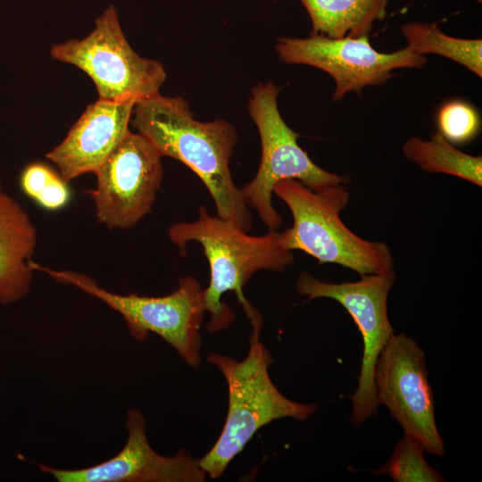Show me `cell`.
Instances as JSON below:
<instances>
[{
	"label": "cell",
	"instance_id": "603a6c76",
	"mask_svg": "<svg viewBox=\"0 0 482 482\" xmlns=\"http://www.w3.org/2000/svg\"><path fill=\"white\" fill-rule=\"evenodd\" d=\"M2 190V187H1V184H0V191Z\"/></svg>",
	"mask_w": 482,
	"mask_h": 482
},
{
	"label": "cell",
	"instance_id": "4fadbf2b",
	"mask_svg": "<svg viewBox=\"0 0 482 482\" xmlns=\"http://www.w3.org/2000/svg\"><path fill=\"white\" fill-rule=\"evenodd\" d=\"M134 104L98 99L87 106L64 139L46 154L64 180L96 172L129 131Z\"/></svg>",
	"mask_w": 482,
	"mask_h": 482
},
{
	"label": "cell",
	"instance_id": "ac0fdd59",
	"mask_svg": "<svg viewBox=\"0 0 482 482\" xmlns=\"http://www.w3.org/2000/svg\"><path fill=\"white\" fill-rule=\"evenodd\" d=\"M421 445L408 435L398 441L389 460L371 473L386 475L395 482H443V475L430 466Z\"/></svg>",
	"mask_w": 482,
	"mask_h": 482
},
{
	"label": "cell",
	"instance_id": "d6986e66",
	"mask_svg": "<svg viewBox=\"0 0 482 482\" xmlns=\"http://www.w3.org/2000/svg\"><path fill=\"white\" fill-rule=\"evenodd\" d=\"M436 124L439 133L447 141L461 145L478 136L481 123L478 111L470 104L452 100L439 108Z\"/></svg>",
	"mask_w": 482,
	"mask_h": 482
},
{
	"label": "cell",
	"instance_id": "2e32d148",
	"mask_svg": "<svg viewBox=\"0 0 482 482\" xmlns=\"http://www.w3.org/2000/svg\"><path fill=\"white\" fill-rule=\"evenodd\" d=\"M406 158L428 172L445 173L482 185V157L465 154L455 148L439 132L429 140L413 137L405 141Z\"/></svg>",
	"mask_w": 482,
	"mask_h": 482
},
{
	"label": "cell",
	"instance_id": "9a60e30c",
	"mask_svg": "<svg viewBox=\"0 0 482 482\" xmlns=\"http://www.w3.org/2000/svg\"><path fill=\"white\" fill-rule=\"evenodd\" d=\"M312 21V34L330 38L369 36L386 16L389 0H299Z\"/></svg>",
	"mask_w": 482,
	"mask_h": 482
},
{
	"label": "cell",
	"instance_id": "8fae6325",
	"mask_svg": "<svg viewBox=\"0 0 482 482\" xmlns=\"http://www.w3.org/2000/svg\"><path fill=\"white\" fill-rule=\"evenodd\" d=\"M161 159L144 136L129 130L95 172L90 194L98 221L128 229L149 213L162 180Z\"/></svg>",
	"mask_w": 482,
	"mask_h": 482
},
{
	"label": "cell",
	"instance_id": "9c48e42d",
	"mask_svg": "<svg viewBox=\"0 0 482 482\" xmlns=\"http://www.w3.org/2000/svg\"><path fill=\"white\" fill-rule=\"evenodd\" d=\"M374 386L378 404L388 409L404 434L425 452L444 457L425 353L413 338L404 333L391 336L377 359Z\"/></svg>",
	"mask_w": 482,
	"mask_h": 482
},
{
	"label": "cell",
	"instance_id": "30bf717a",
	"mask_svg": "<svg viewBox=\"0 0 482 482\" xmlns=\"http://www.w3.org/2000/svg\"><path fill=\"white\" fill-rule=\"evenodd\" d=\"M278 57L288 64L308 65L332 77L334 101L346 94H360L365 87L380 86L403 68L421 69L427 58L409 46L393 53H380L370 43L369 36L330 38L311 34L304 38L282 37L276 44Z\"/></svg>",
	"mask_w": 482,
	"mask_h": 482
},
{
	"label": "cell",
	"instance_id": "7a4b0ae2",
	"mask_svg": "<svg viewBox=\"0 0 482 482\" xmlns=\"http://www.w3.org/2000/svg\"><path fill=\"white\" fill-rule=\"evenodd\" d=\"M169 237L185 254L188 242H198L210 265V283L204 290V306L210 315L206 329L214 333L228 328L234 320L233 310L221 302L223 294L235 292L253 325H262L256 309L246 300L243 288L262 270L283 271L294 262L292 251L280 243V233L270 230L263 236H250L236 223L212 216L201 205L195 221L175 223Z\"/></svg>",
	"mask_w": 482,
	"mask_h": 482
},
{
	"label": "cell",
	"instance_id": "5bb4252c",
	"mask_svg": "<svg viewBox=\"0 0 482 482\" xmlns=\"http://www.w3.org/2000/svg\"><path fill=\"white\" fill-rule=\"evenodd\" d=\"M36 229L12 197L0 191V303L9 304L29 292Z\"/></svg>",
	"mask_w": 482,
	"mask_h": 482
},
{
	"label": "cell",
	"instance_id": "44dd1931",
	"mask_svg": "<svg viewBox=\"0 0 482 482\" xmlns=\"http://www.w3.org/2000/svg\"><path fill=\"white\" fill-rule=\"evenodd\" d=\"M70 198L71 191L67 181L55 173L34 200L45 209L53 211L65 206Z\"/></svg>",
	"mask_w": 482,
	"mask_h": 482
},
{
	"label": "cell",
	"instance_id": "3957f363",
	"mask_svg": "<svg viewBox=\"0 0 482 482\" xmlns=\"http://www.w3.org/2000/svg\"><path fill=\"white\" fill-rule=\"evenodd\" d=\"M261 328L253 327L249 351L241 362L219 353L207 357L223 374L229 391L222 431L212 449L198 460L202 470L213 479L221 477L261 428L281 418L303 421L318 409L315 403L288 399L273 384L269 375L273 359L259 339Z\"/></svg>",
	"mask_w": 482,
	"mask_h": 482
},
{
	"label": "cell",
	"instance_id": "7402d4cb",
	"mask_svg": "<svg viewBox=\"0 0 482 482\" xmlns=\"http://www.w3.org/2000/svg\"><path fill=\"white\" fill-rule=\"evenodd\" d=\"M474 1H476V2L478 3V4H481V3H482V0H474Z\"/></svg>",
	"mask_w": 482,
	"mask_h": 482
},
{
	"label": "cell",
	"instance_id": "52a82bcc",
	"mask_svg": "<svg viewBox=\"0 0 482 482\" xmlns=\"http://www.w3.org/2000/svg\"><path fill=\"white\" fill-rule=\"evenodd\" d=\"M50 53L83 71L103 100L136 103L158 94L167 78L160 62L133 50L113 7L96 20L87 37L54 45Z\"/></svg>",
	"mask_w": 482,
	"mask_h": 482
},
{
	"label": "cell",
	"instance_id": "6da1fadb",
	"mask_svg": "<svg viewBox=\"0 0 482 482\" xmlns=\"http://www.w3.org/2000/svg\"><path fill=\"white\" fill-rule=\"evenodd\" d=\"M130 121L162 157L179 161L201 179L213 199L217 216L244 231L252 229V214L229 170L237 140L231 123L223 119L199 121L185 99L160 93L136 102Z\"/></svg>",
	"mask_w": 482,
	"mask_h": 482
},
{
	"label": "cell",
	"instance_id": "8992f818",
	"mask_svg": "<svg viewBox=\"0 0 482 482\" xmlns=\"http://www.w3.org/2000/svg\"><path fill=\"white\" fill-rule=\"evenodd\" d=\"M279 90L273 82L258 83L252 89L247 110L259 132L262 154L254 178L241 188L247 206L257 212L270 230H278L282 224L272 204L273 189L279 181L295 179L317 190L350 180L319 167L298 145L299 135L278 111Z\"/></svg>",
	"mask_w": 482,
	"mask_h": 482
},
{
	"label": "cell",
	"instance_id": "277c9868",
	"mask_svg": "<svg viewBox=\"0 0 482 482\" xmlns=\"http://www.w3.org/2000/svg\"><path fill=\"white\" fill-rule=\"evenodd\" d=\"M273 193L293 216L292 227L280 233L285 249L302 250L320 263L339 264L361 277L394 270V259L385 243L362 239L342 221L340 212L349 200L342 184L313 190L298 180L284 179Z\"/></svg>",
	"mask_w": 482,
	"mask_h": 482
},
{
	"label": "cell",
	"instance_id": "ba28073f",
	"mask_svg": "<svg viewBox=\"0 0 482 482\" xmlns=\"http://www.w3.org/2000/svg\"><path fill=\"white\" fill-rule=\"evenodd\" d=\"M395 282L394 270L339 284L320 281L309 272L301 273L296 280L298 294L306 295L307 301L325 297L338 302L362 335V365L356 390L350 396V422L355 428L378 412L374 371L381 350L394 334L387 314V297Z\"/></svg>",
	"mask_w": 482,
	"mask_h": 482
},
{
	"label": "cell",
	"instance_id": "ffe728a7",
	"mask_svg": "<svg viewBox=\"0 0 482 482\" xmlns=\"http://www.w3.org/2000/svg\"><path fill=\"white\" fill-rule=\"evenodd\" d=\"M55 173L44 163H29L23 169L20 178L23 193L34 200Z\"/></svg>",
	"mask_w": 482,
	"mask_h": 482
},
{
	"label": "cell",
	"instance_id": "e0dca14e",
	"mask_svg": "<svg viewBox=\"0 0 482 482\" xmlns=\"http://www.w3.org/2000/svg\"><path fill=\"white\" fill-rule=\"evenodd\" d=\"M401 32L414 52L433 54L458 62L478 77H482V40L458 38L445 34L436 23L408 22Z\"/></svg>",
	"mask_w": 482,
	"mask_h": 482
},
{
	"label": "cell",
	"instance_id": "5b68a950",
	"mask_svg": "<svg viewBox=\"0 0 482 482\" xmlns=\"http://www.w3.org/2000/svg\"><path fill=\"white\" fill-rule=\"evenodd\" d=\"M30 266L57 282L78 287L99 299L124 319L130 335L145 340L153 332L163 338L191 367L201 361L200 328L205 312L204 290L193 276L179 279L173 293L159 297L130 293L119 295L101 287L90 276L73 270H56L34 261Z\"/></svg>",
	"mask_w": 482,
	"mask_h": 482
},
{
	"label": "cell",
	"instance_id": "7c38bea8",
	"mask_svg": "<svg viewBox=\"0 0 482 482\" xmlns=\"http://www.w3.org/2000/svg\"><path fill=\"white\" fill-rule=\"evenodd\" d=\"M125 427L128 438L121 450L96 465L63 470L37 463L41 472L58 482H203L206 473L198 460L184 450L173 456L156 453L149 445L146 421L141 411H127Z\"/></svg>",
	"mask_w": 482,
	"mask_h": 482
}]
</instances>
